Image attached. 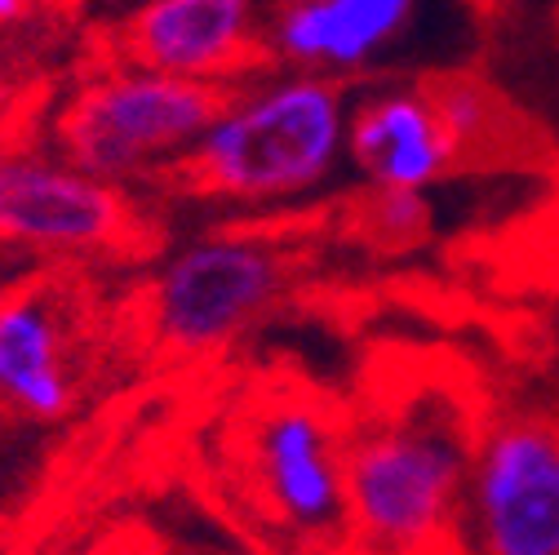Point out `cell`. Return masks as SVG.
Listing matches in <instances>:
<instances>
[{
  "label": "cell",
  "instance_id": "1",
  "mask_svg": "<svg viewBox=\"0 0 559 555\" xmlns=\"http://www.w3.org/2000/svg\"><path fill=\"white\" fill-rule=\"evenodd\" d=\"M479 436L453 378H408L352 413L342 555H457Z\"/></svg>",
  "mask_w": 559,
  "mask_h": 555
},
{
  "label": "cell",
  "instance_id": "2",
  "mask_svg": "<svg viewBox=\"0 0 559 555\" xmlns=\"http://www.w3.org/2000/svg\"><path fill=\"white\" fill-rule=\"evenodd\" d=\"M352 81L285 72L240 85L200 143L152 187L209 204H285L311 196L346 156Z\"/></svg>",
  "mask_w": 559,
  "mask_h": 555
},
{
  "label": "cell",
  "instance_id": "3",
  "mask_svg": "<svg viewBox=\"0 0 559 555\" xmlns=\"http://www.w3.org/2000/svg\"><path fill=\"white\" fill-rule=\"evenodd\" d=\"M546 133L479 72L440 67L352 98L346 161L373 187L431 191L466 169L524 165Z\"/></svg>",
  "mask_w": 559,
  "mask_h": 555
},
{
  "label": "cell",
  "instance_id": "4",
  "mask_svg": "<svg viewBox=\"0 0 559 555\" xmlns=\"http://www.w3.org/2000/svg\"><path fill=\"white\" fill-rule=\"evenodd\" d=\"M346 436L342 413L311 387L275 382L231 423L240 507L298 555H342L346 542Z\"/></svg>",
  "mask_w": 559,
  "mask_h": 555
},
{
  "label": "cell",
  "instance_id": "5",
  "mask_svg": "<svg viewBox=\"0 0 559 555\" xmlns=\"http://www.w3.org/2000/svg\"><path fill=\"white\" fill-rule=\"evenodd\" d=\"M240 85L98 58L53 111L49 147L111 182H156L218 120Z\"/></svg>",
  "mask_w": 559,
  "mask_h": 555
},
{
  "label": "cell",
  "instance_id": "6",
  "mask_svg": "<svg viewBox=\"0 0 559 555\" xmlns=\"http://www.w3.org/2000/svg\"><path fill=\"white\" fill-rule=\"evenodd\" d=\"M0 249L40 262H143L160 223L129 182L0 138Z\"/></svg>",
  "mask_w": 559,
  "mask_h": 555
},
{
  "label": "cell",
  "instance_id": "7",
  "mask_svg": "<svg viewBox=\"0 0 559 555\" xmlns=\"http://www.w3.org/2000/svg\"><path fill=\"white\" fill-rule=\"evenodd\" d=\"M298 253L275 232H209L165 258L143 294L147 333L169 356H214L240 342L289 290Z\"/></svg>",
  "mask_w": 559,
  "mask_h": 555
},
{
  "label": "cell",
  "instance_id": "8",
  "mask_svg": "<svg viewBox=\"0 0 559 555\" xmlns=\"http://www.w3.org/2000/svg\"><path fill=\"white\" fill-rule=\"evenodd\" d=\"M475 555H559V409L488 423L466 484Z\"/></svg>",
  "mask_w": 559,
  "mask_h": 555
},
{
  "label": "cell",
  "instance_id": "9",
  "mask_svg": "<svg viewBox=\"0 0 559 555\" xmlns=\"http://www.w3.org/2000/svg\"><path fill=\"white\" fill-rule=\"evenodd\" d=\"M103 54L227 85L271 76L280 67L262 0H138L103 32Z\"/></svg>",
  "mask_w": 559,
  "mask_h": 555
},
{
  "label": "cell",
  "instance_id": "10",
  "mask_svg": "<svg viewBox=\"0 0 559 555\" xmlns=\"http://www.w3.org/2000/svg\"><path fill=\"white\" fill-rule=\"evenodd\" d=\"M85 387L81 307L62 281L36 275L0 290V413L62 423Z\"/></svg>",
  "mask_w": 559,
  "mask_h": 555
},
{
  "label": "cell",
  "instance_id": "11",
  "mask_svg": "<svg viewBox=\"0 0 559 555\" xmlns=\"http://www.w3.org/2000/svg\"><path fill=\"white\" fill-rule=\"evenodd\" d=\"M280 67L352 81L378 62L417 14V0H262Z\"/></svg>",
  "mask_w": 559,
  "mask_h": 555
},
{
  "label": "cell",
  "instance_id": "12",
  "mask_svg": "<svg viewBox=\"0 0 559 555\" xmlns=\"http://www.w3.org/2000/svg\"><path fill=\"white\" fill-rule=\"evenodd\" d=\"M346 232L369 240L373 249H408L431 227V200L427 191H400V187H373L365 182L346 200Z\"/></svg>",
  "mask_w": 559,
  "mask_h": 555
},
{
  "label": "cell",
  "instance_id": "13",
  "mask_svg": "<svg viewBox=\"0 0 559 555\" xmlns=\"http://www.w3.org/2000/svg\"><path fill=\"white\" fill-rule=\"evenodd\" d=\"M53 0H0V32H19L27 23H36Z\"/></svg>",
  "mask_w": 559,
  "mask_h": 555
},
{
  "label": "cell",
  "instance_id": "14",
  "mask_svg": "<svg viewBox=\"0 0 559 555\" xmlns=\"http://www.w3.org/2000/svg\"><path fill=\"white\" fill-rule=\"evenodd\" d=\"M14 107H19V85L14 76L5 72V62H0V138H5L10 120H14Z\"/></svg>",
  "mask_w": 559,
  "mask_h": 555
}]
</instances>
